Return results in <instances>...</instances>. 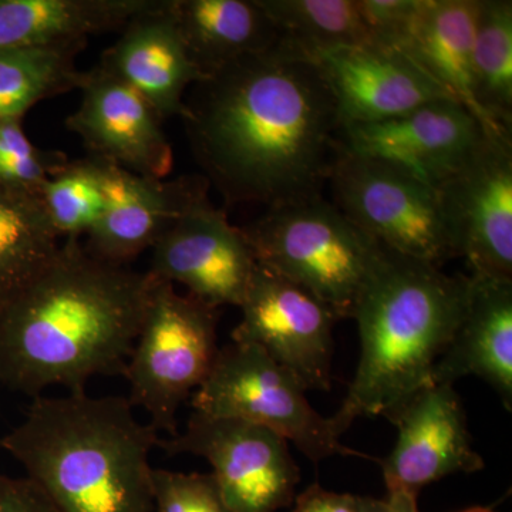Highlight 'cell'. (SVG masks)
<instances>
[{"mask_svg":"<svg viewBox=\"0 0 512 512\" xmlns=\"http://www.w3.org/2000/svg\"><path fill=\"white\" fill-rule=\"evenodd\" d=\"M154 0H0V50L86 45Z\"/></svg>","mask_w":512,"mask_h":512,"instance_id":"obj_22","label":"cell"},{"mask_svg":"<svg viewBox=\"0 0 512 512\" xmlns=\"http://www.w3.org/2000/svg\"><path fill=\"white\" fill-rule=\"evenodd\" d=\"M329 184L333 204L382 247L439 268L456 258L439 192L402 168L342 144Z\"/></svg>","mask_w":512,"mask_h":512,"instance_id":"obj_8","label":"cell"},{"mask_svg":"<svg viewBox=\"0 0 512 512\" xmlns=\"http://www.w3.org/2000/svg\"><path fill=\"white\" fill-rule=\"evenodd\" d=\"M59 248L40 198L0 184V308L45 271Z\"/></svg>","mask_w":512,"mask_h":512,"instance_id":"obj_23","label":"cell"},{"mask_svg":"<svg viewBox=\"0 0 512 512\" xmlns=\"http://www.w3.org/2000/svg\"><path fill=\"white\" fill-rule=\"evenodd\" d=\"M84 46L0 50V119H23L40 101L80 89L76 57Z\"/></svg>","mask_w":512,"mask_h":512,"instance_id":"obj_24","label":"cell"},{"mask_svg":"<svg viewBox=\"0 0 512 512\" xmlns=\"http://www.w3.org/2000/svg\"><path fill=\"white\" fill-rule=\"evenodd\" d=\"M171 9L188 55L204 77L279 42L258 0H171Z\"/></svg>","mask_w":512,"mask_h":512,"instance_id":"obj_21","label":"cell"},{"mask_svg":"<svg viewBox=\"0 0 512 512\" xmlns=\"http://www.w3.org/2000/svg\"><path fill=\"white\" fill-rule=\"evenodd\" d=\"M470 276L384 248L353 319L360 357L345 400L330 416L340 436L359 417H389L423 387L466 311Z\"/></svg>","mask_w":512,"mask_h":512,"instance_id":"obj_4","label":"cell"},{"mask_svg":"<svg viewBox=\"0 0 512 512\" xmlns=\"http://www.w3.org/2000/svg\"><path fill=\"white\" fill-rule=\"evenodd\" d=\"M340 124L377 123L439 99H453L412 57L382 43L311 53Z\"/></svg>","mask_w":512,"mask_h":512,"instance_id":"obj_15","label":"cell"},{"mask_svg":"<svg viewBox=\"0 0 512 512\" xmlns=\"http://www.w3.org/2000/svg\"><path fill=\"white\" fill-rule=\"evenodd\" d=\"M160 436L127 397L37 396L0 448L59 512H153Z\"/></svg>","mask_w":512,"mask_h":512,"instance_id":"obj_3","label":"cell"},{"mask_svg":"<svg viewBox=\"0 0 512 512\" xmlns=\"http://www.w3.org/2000/svg\"><path fill=\"white\" fill-rule=\"evenodd\" d=\"M424 0H357L373 42L399 49Z\"/></svg>","mask_w":512,"mask_h":512,"instance_id":"obj_30","label":"cell"},{"mask_svg":"<svg viewBox=\"0 0 512 512\" xmlns=\"http://www.w3.org/2000/svg\"><path fill=\"white\" fill-rule=\"evenodd\" d=\"M232 340L264 350L305 390L332 386L335 313L288 279L256 266Z\"/></svg>","mask_w":512,"mask_h":512,"instance_id":"obj_12","label":"cell"},{"mask_svg":"<svg viewBox=\"0 0 512 512\" xmlns=\"http://www.w3.org/2000/svg\"><path fill=\"white\" fill-rule=\"evenodd\" d=\"M143 325L124 376L130 403L160 433H178V412L210 375L218 355V308L153 278Z\"/></svg>","mask_w":512,"mask_h":512,"instance_id":"obj_6","label":"cell"},{"mask_svg":"<svg viewBox=\"0 0 512 512\" xmlns=\"http://www.w3.org/2000/svg\"><path fill=\"white\" fill-rule=\"evenodd\" d=\"M436 190L456 258L473 276L512 281L511 137H488Z\"/></svg>","mask_w":512,"mask_h":512,"instance_id":"obj_10","label":"cell"},{"mask_svg":"<svg viewBox=\"0 0 512 512\" xmlns=\"http://www.w3.org/2000/svg\"><path fill=\"white\" fill-rule=\"evenodd\" d=\"M0 512H59L47 495L28 477L0 473Z\"/></svg>","mask_w":512,"mask_h":512,"instance_id":"obj_31","label":"cell"},{"mask_svg":"<svg viewBox=\"0 0 512 512\" xmlns=\"http://www.w3.org/2000/svg\"><path fill=\"white\" fill-rule=\"evenodd\" d=\"M387 419L399 430L396 446L380 464L389 493L419 495L421 488L441 478L485 467L473 448L466 412L453 384L423 387Z\"/></svg>","mask_w":512,"mask_h":512,"instance_id":"obj_14","label":"cell"},{"mask_svg":"<svg viewBox=\"0 0 512 512\" xmlns=\"http://www.w3.org/2000/svg\"><path fill=\"white\" fill-rule=\"evenodd\" d=\"M352 153L386 161L437 188L483 146V127L454 99H439L377 123L340 131Z\"/></svg>","mask_w":512,"mask_h":512,"instance_id":"obj_13","label":"cell"},{"mask_svg":"<svg viewBox=\"0 0 512 512\" xmlns=\"http://www.w3.org/2000/svg\"><path fill=\"white\" fill-rule=\"evenodd\" d=\"M181 120L227 205L269 210L322 197L342 146L318 67L281 39L194 84Z\"/></svg>","mask_w":512,"mask_h":512,"instance_id":"obj_1","label":"cell"},{"mask_svg":"<svg viewBox=\"0 0 512 512\" xmlns=\"http://www.w3.org/2000/svg\"><path fill=\"white\" fill-rule=\"evenodd\" d=\"M23 119H0V184L40 198L46 181L69 161L62 151L35 146L23 130Z\"/></svg>","mask_w":512,"mask_h":512,"instance_id":"obj_28","label":"cell"},{"mask_svg":"<svg viewBox=\"0 0 512 512\" xmlns=\"http://www.w3.org/2000/svg\"><path fill=\"white\" fill-rule=\"evenodd\" d=\"M480 0H424L400 45L434 82L463 104L488 137H511L480 109L473 86V47Z\"/></svg>","mask_w":512,"mask_h":512,"instance_id":"obj_20","label":"cell"},{"mask_svg":"<svg viewBox=\"0 0 512 512\" xmlns=\"http://www.w3.org/2000/svg\"><path fill=\"white\" fill-rule=\"evenodd\" d=\"M292 505L291 512H359L357 495L333 493L318 483L295 497Z\"/></svg>","mask_w":512,"mask_h":512,"instance_id":"obj_32","label":"cell"},{"mask_svg":"<svg viewBox=\"0 0 512 512\" xmlns=\"http://www.w3.org/2000/svg\"><path fill=\"white\" fill-rule=\"evenodd\" d=\"M158 447L168 456L205 458L234 512H276L295 501L299 468L288 441L266 427L192 412L183 433Z\"/></svg>","mask_w":512,"mask_h":512,"instance_id":"obj_9","label":"cell"},{"mask_svg":"<svg viewBox=\"0 0 512 512\" xmlns=\"http://www.w3.org/2000/svg\"><path fill=\"white\" fill-rule=\"evenodd\" d=\"M477 376L512 407V281L470 275L466 311L433 370V383Z\"/></svg>","mask_w":512,"mask_h":512,"instance_id":"obj_19","label":"cell"},{"mask_svg":"<svg viewBox=\"0 0 512 512\" xmlns=\"http://www.w3.org/2000/svg\"><path fill=\"white\" fill-rule=\"evenodd\" d=\"M282 42L303 55L372 43L357 0H258Z\"/></svg>","mask_w":512,"mask_h":512,"instance_id":"obj_26","label":"cell"},{"mask_svg":"<svg viewBox=\"0 0 512 512\" xmlns=\"http://www.w3.org/2000/svg\"><path fill=\"white\" fill-rule=\"evenodd\" d=\"M104 175L109 204L84 247L97 258L119 265L153 247L170 222L211 187L204 175L156 180L109 161H104Z\"/></svg>","mask_w":512,"mask_h":512,"instance_id":"obj_18","label":"cell"},{"mask_svg":"<svg viewBox=\"0 0 512 512\" xmlns=\"http://www.w3.org/2000/svg\"><path fill=\"white\" fill-rule=\"evenodd\" d=\"M202 191L170 222L151 247L148 274L180 284L214 308L241 306L256 271L241 227Z\"/></svg>","mask_w":512,"mask_h":512,"instance_id":"obj_11","label":"cell"},{"mask_svg":"<svg viewBox=\"0 0 512 512\" xmlns=\"http://www.w3.org/2000/svg\"><path fill=\"white\" fill-rule=\"evenodd\" d=\"M389 512H420L417 505V495L406 493V491H392L387 495ZM485 507H471L460 512H484Z\"/></svg>","mask_w":512,"mask_h":512,"instance_id":"obj_33","label":"cell"},{"mask_svg":"<svg viewBox=\"0 0 512 512\" xmlns=\"http://www.w3.org/2000/svg\"><path fill=\"white\" fill-rule=\"evenodd\" d=\"M40 202L57 237H87L109 204L104 161L92 156L67 161L43 185Z\"/></svg>","mask_w":512,"mask_h":512,"instance_id":"obj_27","label":"cell"},{"mask_svg":"<svg viewBox=\"0 0 512 512\" xmlns=\"http://www.w3.org/2000/svg\"><path fill=\"white\" fill-rule=\"evenodd\" d=\"M473 86L478 106L487 119L511 133V0H480L473 47Z\"/></svg>","mask_w":512,"mask_h":512,"instance_id":"obj_25","label":"cell"},{"mask_svg":"<svg viewBox=\"0 0 512 512\" xmlns=\"http://www.w3.org/2000/svg\"><path fill=\"white\" fill-rule=\"evenodd\" d=\"M156 512H234L212 473H181L154 468Z\"/></svg>","mask_w":512,"mask_h":512,"instance_id":"obj_29","label":"cell"},{"mask_svg":"<svg viewBox=\"0 0 512 512\" xmlns=\"http://www.w3.org/2000/svg\"><path fill=\"white\" fill-rule=\"evenodd\" d=\"M82 100L66 119L89 156L119 165L141 177L165 180L174 153L163 121L143 97L99 67L84 72Z\"/></svg>","mask_w":512,"mask_h":512,"instance_id":"obj_16","label":"cell"},{"mask_svg":"<svg viewBox=\"0 0 512 512\" xmlns=\"http://www.w3.org/2000/svg\"><path fill=\"white\" fill-rule=\"evenodd\" d=\"M241 231L256 264L311 293L338 319L353 318L384 255L379 242L323 195L269 208Z\"/></svg>","mask_w":512,"mask_h":512,"instance_id":"obj_5","label":"cell"},{"mask_svg":"<svg viewBox=\"0 0 512 512\" xmlns=\"http://www.w3.org/2000/svg\"><path fill=\"white\" fill-rule=\"evenodd\" d=\"M97 67L136 90L161 121L183 119L188 89L205 79L188 55L171 0H154L128 20Z\"/></svg>","mask_w":512,"mask_h":512,"instance_id":"obj_17","label":"cell"},{"mask_svg":"<svg viewBox=\"0 0 512 512\" xmlns=\"http://www.w3.org/2000/svg\"><path fill=\"white\" fill-rule=\"evenodd\" d=\"M357 511L359 512H389L387 500L373 497H357Z\"/></svg>","mask_w":512,"mask_h":512,"instance_id":"obj_34","label":"cell"},{"mask_svg":"<svg viewBox=\"0 0 512 512\" xmlns=\"http://www.w3.org/2000/svg\"><path fill=\"white\" fill-rule=\"evenodd\" d=\"M484 512H495V511L491 510V508H485Z\"/></svg>","mask_w":512,"mask_h":512,"instance_id":"obj_35","label":"cell"},{"mask_svg":"<svg viewBox=\"0 0 512 512\" xmlns=\"http://www.w3.org/2000/svg\"><path fill=\"white\" fill-rule=\"evenodd\" d=\"M192 412L258 424L291 441L313 463L367 457L346 447L330 417L313 409L305 387L264 350L232 340L191 397Z\"/></svg>","mask_w":512,"mask_h":512,"instance_id":"obj_7","label":"cell"},{"mask_svg":"<svg viewBox=\"0 0 512 512\" xmlns=\"http://www.w3.org/2000/svg\"><path fill=\"white\" fill-rule=\"evenodd\" d=\"M153 282L97 258L79 238L63 239L45 271L0 308V384L35 399L124 375Z\"/></svg>","mask_w":512,"mask_h":512,"instance_id":"obj_2","label":"cell"}]
</instances>
